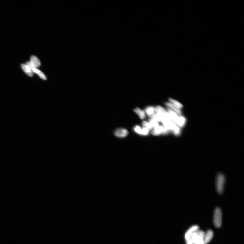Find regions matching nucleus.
Segmentation results:
<instances>
[{
    "instance_id": "423d86ee",
    "label": "nucleus",
    "mask_w": 244,
    "mask_h": 244,
    "mask_svg": "<svg viewBox=\"0 0 244 244\" xmlns=\"http://www.w3.org/2000/svg\"><path fill=\"white\" fill-rule=\"evenodd\" d=\"M168 113L169 114L171 121H173L174 123H177L179 117H178L175 112L171 108H168Z\"/></svg>"
},
{
    "instance_id": "f257e3e1",
    "label": "nucleus",
    "mask_w": 244,
    "mask_h": 244,
    "mask_svg": "<svg viewBox=\"0 0 244 244\" xmlns=\"http://www.w3.org/2000/svg\"><path fill=\"white\" fill-rule=\"evenodd\" d=\"M205 233L202 230H197L194 232L186 242L187 244H205L204 241Z\"/></svg>"
},
{
    "instance_id": "f8f14e48",
    "label": "nucleus",
    "mask_w": 244,
    "mask_h": 244,
    "mask_svg": "<svg viewBox=\"0 0 244 244\" xmlns=\"http://www.w3.org/2000/svg\"><path fill=\"white\" fill-rule=\"evenodd\" d=\"M134 111L139 115L141 119H144L146 117V114L143 110H141L139 108H137L134 110Z\"/></svg>"
},
{
    "instance_id": "9b49d317",
    "label": "nucleus",
    "mask_w": 244,
    "mask_h": 244,
    "mask_svg": "<svg viewBox=\"0 0 244 244\" xmlns=\"http://www.w3.org/2000/svg\"><path fill=\"white\" fill-rule=\"evenodd\" d=\"M164 130V127H163L162 126H159L155 129H153L152 131V134L153 135H160V134L162 133Z\"/></svg>"
},
{
    "instance_id": "0eeeda50",
    "label": "nucleus",
    "mask_w": 244,
    "mask_h": 244,
    "mask_svg": "<svg viewBox=\"0 0 244 244\" xmlns=\"http://www.w3.org/2000/svg\"><path fill=\"white\" fill-rule=\"evenodd\" d=\"M30 63L33 67H38L40 66V60L36 56L32 55L30 58Z\"/></svg>"
},
{
    "instance_id": "20e7f679",
    "label": "nucleus",
    "mask_w": 244,
    "mask_h": 244,
    "mask_svg": "<svg viewBox=\"0 0 244 244\" xmlns=\"http://www.w3.org/2000/svg\"><path fill=\"white\" fill-rule=\"evenodd\" d=\"M116 136L120 138L125 137L128 134V132L126 129H117L115 132Z\"/></svg>"
},
{
    "instance_id": "ddd939ff",
    "label": "nucleus",
    "mask_w": 244,
    "mask_h": 244,
    "mask_svg": "<svg viewBox=\"0 0 244 244\" xmlns=\"http://www.w3.org/2000/svg\"><path fill=\"white\" fill-rule=\"evenodd\" d=\"M32 70L33 72L37 74H38L39 75V76L40 77V78L43 79L44 80H46V78L45 75H44V74L42 73V71H40L37 69L35 67H33V68H32Z\"/></svg>"
},
{
    "instance_id": "39448f33",
    "label": "nucleus",
    "mask_w": 244,
    "mask_h": 244,
    "mask_svg": "<svg viewBox=\"0 0 244 244\" xmlns=\"http://www.w3.org/2000/svg\"><path fill=\"white\" fill-rule=\"evenodd\" d=\"M199 227L198 226H194L189 228L186 233L185 235V238L186 241L188 240L190 237L194 232L199 230Z\"/></svg>"
},
{
    "instance_id": "aec40b11",
    "label": "nucleus",
    "mask_w": 244,
    "mask_h": 244,
    "mask_svg": "<svg viewBox=\"0 0 244 244\" xmlns=\"http://www.w3.org/2000/svg\"><path fill=\"white\" fill-rule=\"evenodd\" d=\"M149 133V131L148 129L145 128L144 127H143L142 129V134L143 135H147Z\"/></svg>"
},
{
    "instance_id": "f03ea898",
    "label": "nucleus",
    "mask_w": 244,
    "mask_h": 244,
    "mask_svg": "<svg viewBox=\"0 0 244 244\" xmlns=\"http://www.w3.org/2000/svg\"><path fill=\"white\" fill-rule=\"evenodd\" d=\"M213 222L214 226L217 228H220L222 225V211L219 207L217 208L215 210Z\"/></svg>"
},
{
    "instance_id": "1a4fd4ad",
    "label": "nucleus",
    "mask_w": 244,
    "mask_h": 244,
    "mask_svg": "<svg viewBox=\"0 0 244 244\" xmlns=\"http://www.w3.org/2000/svg\"><path fill=\"white\" fill-rule=\"evenodd\" d=\"M21 67L24 72L28 75L29 76L32 77L33 75L32 69L28 65L25 64L21 65Z\"/></svg>"
},
{
    "instance_id": "a211bd4d",
    "label": "nucleus",
    "mask_w": 244,
    "mask_h": 244,
    "mask_svg": "<svg viewBox=\"0 0 244 244\" xmlns=\"http://www.w3.org/2000/svg\"><path fill=\"white\" fill-rule=\"evenodd\" d=\"M169 101L171 102L172 104H174V105L177 106L178 108H181L182 106V104L179 103V102L175 100L172 99L170 98L169 99Z\"/></svg>"
},
{
    "instance_id": "6e6552de",
    "label": "nucleus",
    "mask_w": 244,
    "mask_h": 244,
    "mask_svg": "<svg viewBox=\"0 0 244 244\" xmlns=\"http://www.w3.org/2000/svg\"><path fill=\"white\" fill-rule=\"evenodd\" d=\"M213 236V232L212 230H208L206 234H205V236L204 239V241L205 244H208L210 242L212 239Z\"/></svg>"
},
{
    "instance_id": "f3484780",
    "label": "nucleus",
    "mask_w": 244,
    "mask_h": 244,
    "mask_svg": "<svg viewBox=\"0 0 244 244\" xmlns=\"http://www.w3.org/2000/svg\"><path fill=\"white\" fill-rule=\"evenodd\" d=\"M151 119H152L154 120V121L157 122H161L162 119L161 118L160 116L158 115L157 114L155 113Z\"/></svg>"
},
{
    "instance_id": "7ed1b4c3",
    "label": "nucleus",
    "mask_w": 244,
    "mask_h": 244,
    "mask_svg": "<svg viewBox=\"0 0 244 244\" xmlns=\"http://www.w3.org/2000/svg\"><path fill=\"white\" fill-rule=\"evenodd\" d=\"M225 183V178L224 176L222 174L219 175L217 177L216 184L217 190L218 193H222Z\"/></svg>"
},
{
    "instance_id": "4468645a",
    "label": "nucleus",
    "mask_w": 244,
    "mask_h": 244,
    "mask_svg": "<svg viewBox=\"0 0 244 244\" xmlns=\"http://www.w3.org/2000/svg\"><path fill=\"white\" fill-rule=\"evenodd\" d=\"M166 106H169L170 108H172L174 111H175L176 113H177L178 114H181V112L179 110V108H178L175 106L173 104L171 103H168V102H166Z\"/></svg>"
},
{
    "instance_id": "2eb2a0df",
    "label": "nucleus",
    "mask_w": 244,
    "mask_h": 244,
    "mask_svg": "<svg viewBox=\"0 0 244 244\" xmlns=\"http://www.w3.org/2000/svg\"><path fill=\"white\" fill-rule=\"evenodd\" d=\"M149 123H150L151 125L153 128V129H155L156 128L159 126V124L158 123V122H156L152 119L149 120Z\"/></svg>"
},
{
    "instance_id": "9d476101",
    "label": "nucleus",
    "mask_w": 244,
    "mask_h": 244,
    "mask_svg": "<svg viewBox=\"0 0 244 244\" xmlns=\"http://www.w3.org/2000/svg\"><path fill=\"white\" fill-rule=\"evenodd\" d=\"M146 113L149 117L151 118L153 115L155 113V110L153 106H148L146 109Z\"/></svg>"
},
{
    "instance_id": "6ab92c4d",
    "label": "nucleus",
    "mask_w": 244,
    "mask_h": 244,
    "mask_svg": "<svg viewBox=\"0 0 244 244\" xmlns=\"http://www.w3.org/2000/svg\"><path fill=\"white\" fill-rule=\"evenodd\" d=\"M134 130L136 132L141 135L142 134V129L139 126L137 125L134 128Z\"/></svg>"
},
{
    "instance_id": "dca6fc26",
    "label": "nucleus",
    "mask_w": 244,
    "mask_h": 244,
    "mask_svg": "<svg viewBox=\"0 0 244 244\" xmlns=\"http://www.w3.org/2000/svg\"><path fill=\"white\" fill-rule=\"evenodd\" d=\"M142 125L143 127H144L148 129L149 131L151 130L153 128L151 125L150 123H148V122L147 121H143L142 122Z\"/></svg>"
}]
</instances>
